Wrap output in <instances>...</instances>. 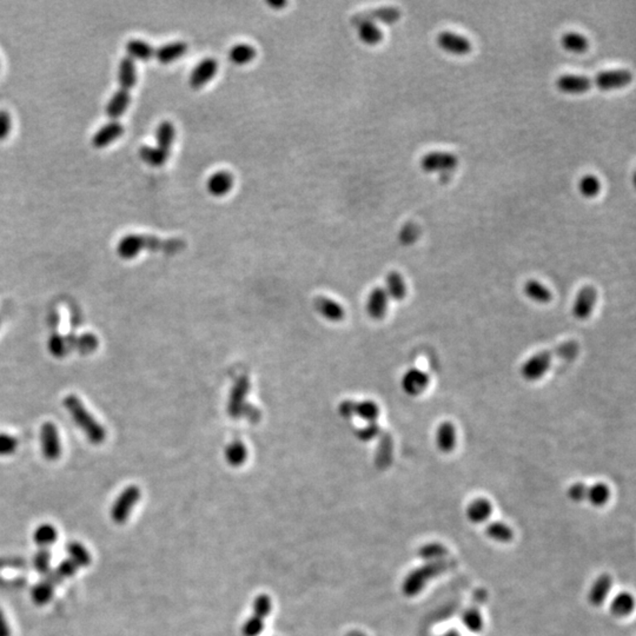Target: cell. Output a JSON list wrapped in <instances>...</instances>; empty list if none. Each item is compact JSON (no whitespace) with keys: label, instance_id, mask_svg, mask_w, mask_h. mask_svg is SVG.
<instances>
[{"label":"cell","instance_id":"cell-1","mask_svg":"<svg viewBox=\"0 0 636 636\" xmlns=\"http://www.w3.org/2000/svg\"><path fill=\"white\" fill-rule=\"evenodd\" d=\"M184 249L185 242L179 238L161 240L156 236L130 233L118 242L117 254L123 259H132L137 257L143 250L175 255Z\"/></svg>","mask_w":636,"mask_h":636},{"label":"cell","instance_id":"cell-2","mask_svg":"<svg viewBox=\"0 0 636 636\" xmlns=\"http://www.w3.org/2000/svg\"><path fill=\"white\" fill-rule=\"evenodd\" d=\"M456 565V562L450 558H443L439 561L425 562L416 569L412 570L405 576L402 583V592L407 597H414L425 588L429 581L442 574L447 573Z\"/></svg>","mask_w":636,"mask_h":636},{"label":"cell","instance_id":"cell-3","mask_svg":"<svg viewBox=\"0 0 636 636\" xmlns=\"http://www.w3.org/2000/svg\"><path fill=\"white\" fill-rule=\"evenodd\" d=\"M64 407L70 414L72 420L75 421L77 427L82 429V432L85 434L87 440L90 441L91 443L98 445L106 440L105 429L85 408L80 398L76 395H67L64 398Z\"/></svg>","mask_w":636,"mask_h":636},{"label":"cell","instance_id":"cell-4","mask_svg":"<svg viewBox=\"0 0 636 636\" xmlns=\"http://www.w3.org/2000/svg\"><path fill=\"white\" fill-rule=\"evenodd\" d=\"M250 390V382L247 376H240L232 387L229 397L228 412L233 418L247 417V420L257 422L260 418V412L251 405H245L247 394Z\"/></svg>","mask_w":636,"mask_h":636},{"label":"cell","instance_id":"cell-5","mask_svg":"<svg viewBox=\"0 0 636 636\" xmlns=\"http://www.w3.org/2000/svg\"><path fill=\"white\" fill-rule=\"evenodd\" d=\"M141 489L137 486H130L122 491L111 508V518L117 524H124L129 521L130 515L141 500Z\"/></svg>","mask_w":636,"mask_h":636},{"label":"cell","instance_id":"cell-6","mask_svg":"<svg viewBox=\"0 0 636 636\" xmlns=\"http://www.w3.org/2000/svg\"><path fill=\"white\" fill-rule=\"evenodd\" d=\"M555 357L556 355L554 349L535 353L523 363L521 366V375L526 381L535 382L541 380L542 377L548 373Z\"/></svg>","mask_w":636,"mask_h":636},{"label":"cell","instance_id":"cell-7","mask_svg":"<svg viewBox=\"0 0 636 636\" xmlns=\"http://www.w3.org/2000/svg\"><path fill=\"white\" fill-rule=\"evenodd\" d=\"M593 87L601 91H612L628 87L633 82V73L626 69L602 71L595 76Z\"/></svg>","mask_w":636,"mask_h":636},{"label":"cell","instance_id":"cell-8","mask_svg":"<svg viewBox=\"0 0 636 636\" xmlns=\"http://www.w3.org/2000/svg\"><path fill=\"white\" fill-rule=\"evenodd\" d=\"M420 165L424 173H449L459 165V158L454 153L434 151L424 154Z\"/></svg>","mask_w":636,"mask_h":636},{"label":"cell","instance_id":"cell-9","mask_svg":"<svg viewBox=\"0 0 636 636\" xmlns=\"http://www.w3.org/2000/svg\"><path fill=\"white\" fill-rule=\"evenodd\" d=\"M441 50L452 55H467L472 51V44L467 37L455 32L442 31L436 37Z\"/></svg>","mask_w":636,"mask_h":636},{"label":"cell","instance_id":"cell-10","mask_svg":"<svg viewBox=\"0 0 636 636\" xmlns=\"http://www.w3.org/2000/svg\"><path fill=\"white\" fill-rule=\"evenodd\" d=\"M402 13L400 8H394V6H382V8H370L368 11L360 12L357 15L351 18V23L353 25H358L363 21H370V23L387 24V25H393L400 20Z\"/></svg>","mask_w":636,"mask_h":636},{"label":"cell","instance_id":"cell-11","mask_svg":"<svg viewBox=\"0 0 636 636\" xmlns=\"http://www.w3.org/2000/svg\"><path fill=\"white\" fill-rule=\"evenodd\" d=\"M40 444L45 459L55 461L62 455V444L59 440L58 429L52 422H46L40 428Z\"/></svg>","mask_w":636,"mask_h":636},{"label":"cell","instance_id":"cell-12","mask_svg":"<svg viewBox=\"0 0 636 636\" xmlns=\"http://www.w3.org/2000/svg\"><path fill=\"white\" fill-rule=\"evenodd\" d=\"M217 71H218V62L215 58H204L193 67L190 77H188V84L193 87V90H200L204 87L209 82H211L215 78Z\"/></svg>","mask_w":636,"mask_h":636},{"label":"cell","instance_id":"cell-13","mask_svg":"<svg viewBox=\"0 0 636 636\" xmlns=\"http://www.w3.org/2000/svg\"><path fill=\"white\" fill-rule=\"evenodd\" d=\"M597 291L592 285H585L577 292L573 304L574 317L583 321L590 317L593 314L594 308L597 304Z\"/></svg>","mask_w":636,"mask_h":636},{"label":"cell","instance_id":"cell-14","mask_svg":"<svg viewBox=\"0 0 636 636\" xmlns=\"http://www.w3.org/2000/svg\"><path fill=\"white\" fill-rule=\"evenodd\" d=\"M556 89L565 94H583L593 89V80L583 75L560 76L555 82Z\"/></svg>","mask_w":636,"mask_h":636},{"label":"cell","instance_id":"cell-15","mask_svg":"<svg viewBox=\"0 0 636 636\" xmlns=\"http://www.w3.org/2000/svg\"><path fill=\"white\" fill-rule=\"evenodd\" d=\"M430 383V377L423 370L412 368L402 377L400 385L409 396H418L424 393Z\"/></svg>","mask_w":636,"mask_h":636},{"label":"cell","instance_id":"cell-16","mask_svg":"<svg viewBox=\"0 0 636 636\" xmlns=\"http://www.w3.org/2000/svg\"><path fill=\"white\" fill-rule=\"evenodd\" d=\"M235 184V178L233 175L229 171L220 170L215 173H212L206 181V190L211 196L220 197L227 196Z\"/></svg>","mask_w":636,"mask_h":636},{"label":"cell","instance_id":"cell-17","mask_svg":"<svg viewBox=\"0 0 636 636\" xmlns=\"http://www.w3.org/2000/svg\"><path fill=\"white\" fill-rule=\"evenodd\" d=\"M124 134V126L118 121H111L103 125L92 137V145L96 149H103L110 145L111 143L117 141Z\"/></svg>","mask_w":636,"mask_h":636},{"label":"cell","instance_id":"cell-18","mask_svg":"<svg viewBox=\"0 0 636 636\" xmlns=\"http://www.w3.org/2000/svg\"><path fill=\"white\" fill-rule=\"evenodd\" d=\"M188 45L185 42H171L154 50V58L164 65L177 62L188 53Z\"/></svg>","mask_w":636,"mask_h":636},{"label":"cell","instance_id":"cell-19","mask_svg":"<svg viewBox=\"0 0 636 636\" xmlns=\"http://www.w3.org/2000/svg\"><path fill=\"white\" fill-rule=\"evenodd\" d=\"M612 587V578L609 574H602L597 577L589 589L588 601L594 607H600L603 605L606 599L608 597Z\"/></svg>","mask_w":636,"mask_h":636},{"label":"cell","instance_id":"cell-20","mask_svg":"<svg viewBox=\"0 0 636 636\" xmlns=\"http://www.w3.org/2000/svg\"><path fill=\"white\" fill-rule=\"evenodd\" d=\"M389 297L383 288H375L366 302V311L373 319L385 318L388 310Z\"/></svg>","mask_w":636,"mask_h":636},{"label":"cell","instance_id":"cell-21","mask_svg":"<svg viewBox=\"0 0 636 636\" xmlns=\"http://www.w3.org/2000/svg\"><path fill=\"white\" fill-rule=\"evenodd\" d=\"M466 514L471 523L482 524V523L487 522L491 518L493 514V504L488 499L477 497L468 504Z\"/></svg>","mask_w":636,"mask_h":636},{"label":"cell","instance_id":"cell-22","mask_svg":"<svg viewBox=\"0 0 636 636\" xmlns=\"http://www.w3.org/2000/svg\"><path fill=\"white\" fill-rule=\"evenodd\" d=\"M315 308L330 322H341L346 316V311L339 303L324 296H319L315 299Z\"/></svg>","mask_w":636,"mask_h":636},{"label":"cell","instance_id":"cell-23","mask_svg":"<svg viewBox=\"0 0 636 636\" xmlns=\"http://www.w3.org/2000/svg\"><path fill=\"white\" fill-rule=\"evenodd\" d=\"M130 103H131L130 91L119 89L112 94V97L109 99V102L106 104V116L111 118L112 121H117L118 118L122 117L123 114H125Z\"/></svg>","mask_w":636,"mask_h":636},{"label":"cell","instance_id":"cell-24","mask_svg":"<svg viewBox=\"0 0 636 636\" xmlns=\"http://www.w3.org/2000/svg\"><path fill=\"white\" fill-rule=\"evenodd\" d=\"M436 445L441 452H452L456 447V429L452 422H442L436 430Z\"/></svg>","mask_w":636,"mask_h":636},{"label":"cell","instance_id":"cell-25","mask_svg":"<svg viewBox=\"0 0 636 636\" xmlns=\"http://www.w3.org/2000/svg\"><path fill=\"white\" fill-rule=\"evenodd\" d=\"M137 69L134 60L127 55L121 60L118 67V82L123 90L130 91L137 82Z\"/></svg>","mask_w":636,"mask_h":636},{"label":"cell","instance_id":"cell-26","mask_svg":"<svg viewBox=\"0 0 636 636\" xmlns=\"http://www.w3.org/2000/svg\"><path fill=\"white\" fill-rule=\"evenodd\" d=\"M125 50L127 52V57L132 60L137 59L141 62H149L151 59L154 58L156 48L145 40L130 39L125 44Z\"/></svg>","mask_w":636,"mask_h":636},{"label":"cell","instance_id":"cell-27","mask_svg":"<svg viewBox=\"0 0 636 636\" xmlns=\"http://www.w3.org/2000/svg\"><path fill=\"white\" fill-rule=\"evenodd\" d=\"M523 291L530 301L538 304H548L553 299L551 291L543 283L538 282L536 279L527 281Z\"/></svg>","mask_w":636,"mask_h":636},{"label":"cell","instance_id":"cell-28","mask_svg":"<svg viewBox=\"0 0 636 636\" xmlns=\"http://www.w3.org/2000/svg\"><path fill=\"white\" fill-rule=\"evenodd\" d=\"M385 292L389 299L402 301L407 296V285L403 276L397 271H390L385 279Z\"/></svg>","mask_w":636,"mask_h":636},{"label":"cell","instance_id":"cell-29","mask_svg":"<svg viewBox=\"0 0 636 636\" xmlns=\"http://www.w3.org/2000/svg\"><path fill=\"white\" fill-rule=\"evenodd\" d=\"M393 437L389 434H382L381 441L377 447L375 464L378 469H385L393 462Z\"/></svg>","mask_w":636,"mask_h":636},{"label":"cell","instance_id":"cell-30","mask_svg":"<svg viewBox=\"0 0 636 636\" xmlns=\"http://www.w3.org/2000/svg\"><path fill=\"white\" fill-rule=\"evenodd\" d=\"M561 45L565 51L581 55L588 50L589 40L585 35L578 32H565L561 37Z\"/></svg>","mask_w":636,"mask_h":636},{"label":"cell","instance_id":"cell-31","mask_svg":"<svg viewBox=\"0 0 636 636\" xmlns=\"http://www.w3.org/2000/svg\"><path fill=\"white\" fill-rule=\"evenodd\" d=\"M228 58L232 64L238 67L247 65L256 58L255 47L250 44H236L229 50Z\"/></svg>","mask_w":636,"mask_h":636},{"label":"cell","instance_id":"cell-32","mask_svg":"<svg viewBox=\"0 0 636 636\" xmlns=\"http://www.w3.org/2000/svg\"><path fill=\"white\" fill-rule=\"evenodd\" d=\"M356 26H357L358 38L365 45L375 46L383 40V31L378 28L377 24L363 21Z\"/></svg>","mask_w":636,"mask_h":636},{"label":"cell","instance_id":"cell-33","mask_svg":"<svg viewBox=\"0 0 636 636\" xmlns=\"http://www.w3.org/2000/svg\"><path fill=\"white\" fill-rule=\"evenodd\" d=\"M170 153L159 149L157 146L143 145L139 149L141 161L152 168H161L169 159Z\"/></svg>","mask_w":636,"mask_h":636},{"label":"cell","instance_id":"cell-34","mask_svg":"<svg viewBox=\"0 0 636 636\" xmlns=\"http://www.w3.org/2000/svg\"><path fill=\"white\" fill-rule=\"evenodd\" d=\"M175 139H176V127L173 123L169 121L161 122L156 130L157 148L170 153Z\"/></svg>","mask_w":636,"mask_h":636},{"label":"cell","instance_id":"cell-35","mask_svg":"<svg viewBox=\"0 0 636 636\" xmlns=\"http://www.w3.org/2000/svg\"><path fill=\"white\" fill-rule=\"evenodd\" d=\"M484 533L493 541L500 543H509L514 540V530L506 523L495 521L484 528Z\"/></svg>","mask_w":636,"mask_h":636},{"label":"cell","instance_id":"cell-36","mask_svg":"<svg viewBox=\"0 0 636 636\" xmlns=\"http://www.w3.org/2000/svg\"><path fill=\"white\" fill-rule=\"evenodd\" d=\"M447 547L440 542H429L417 550V556L425 562L439 561L448 558Z\"/></svg>","mask_w":636,"mask_h":636},{"label":"cell","instance_id":"cell-37","mask_svg":"<svg viewBox=\"0 0 636 636\" xmlns=\"http://www.w3.org/2000/svg\"><path fill=\"white\" fill-rule=\"evenodd\" d=\"M633 610H634V597L632 594L622 592L612 599V603H610V612L614 617H628Z\"/></svg>","mask_w":636,"mask_h":636},{"label":"cell","instance_id":"cell-38","mask_svg":"<svg viewBox=\"0 0 636 636\" xmlns=\"http://www.w3.org/2000/svg\"><path fill=\"white\" fill-rule=\"evenodd\" d=\"M33 540H35V545L40 547V549H47L48 547L55 545L58 540V531L55 529V526H52L50 523H44L35 530Z\"/></svg>","mask_w":636,"mask_h":636},{"label":"cell","instance_id":"cell-39","mask_svg":"<svg viewBox=\"0 0 636 636\" xmlns=\"http://www.w3.org/2000/svg\"><path fill=\"white\" fill-rule=\"evenodd\" d=\"M610 499V488L606 483H595L593 486L588 487L587 493V499L592 506H602L608 502Z\"/></svg>","mask_w":636,"mask_h":636},{"label":"cell","instance_id":"cell-40","mask_svg":"<svg viewBox=\"0 0 636 636\" xmlns=\"http://www.w3.org/2000/svg\"><path fill=\"white\" fill-rule=\"evenodd\" d=\"M67 551L69 554V558L73 562L78 568H84L91 563V554L89 550L84 547V545L79 542H71L67 546Z\"/></svg>","mask_w":636,"mask_h":636},{"label":"cell","instance_id":"cell-41","mask_svg":"<svg viewBox=\"0 0 636 636\" xmlns=\"http://www.w3.org/2000/svg\"><path fill=\"white\" fill-rule=\"evenodd\" d=\"M225 459L231 467H240L247 459V449L240 441H233L225 450Z\"/></svg>","mask_w":636,"mask_h":636},{"label":"cell","instance_id":"cell-42","mask_svg":"<svg viewBox=\"0 0 636 636\" xmlns=\"http://www.w3.org/2000/svg\"><path fill=\"white\" fill-rule=\"evenodd\" d=\"M55 593V585L44 578L43 581L38 582L33 585L31 590V597L37 606H45L52 600Z\"/></svg>","mask_w":636,"mask_h":636},{"label":"cell","instance_id":"cell-43","mask_svg":"<svg viewBox=\"0 0 636 636\" xmlns=\"http://www.w3.org/2000/svg\"><path fill=\"white\" fill-rule=\"evenodd\" d=\"M355 416H358L361 420L365 421L366 423H373L376 422L377 418L380 416V408L378 405L373 400H362V402H355Z\"/></svg>","mask_w":636,"mask_h":636},{"label":"cell","instance_id":"cell-44","mask_svg":"<svg viewBox=\"0 0 636 636\" xmlns=\"http://www.w3.org/2000/svg\"><path fill=\"white\" fill-rule=\"evenodd\" d=\"M462 624L471 633H479L483 629V617L479 608L471 606L462 614Z\"/></svg>","mask_w":636,"mask_h":636},{"label":"cell","instance_id":"cell-45","mask_svg":"<svg viewBox=\"0 0 636 636\" xmlns=\"http://www.w3.org/2000/svg\"><path fill=\"white\" fill-rule=\"evenodd\" d=\"M578 191L585 198H594L601 193V182L594 175H585L578 182Z\"/></svg>","mask_w":636,"mask_h":636},{"label":"cell","instance_id":"cell-46","mask_svg":"<svg viewBox=\"0 0 636 636\" xmlns=\"http://www.w3.org/2000/svg\"><path fill=\"white\" fill-rule=\"evenodd\" d=\"M47 346H48V351L52 356L57 358L64 357L71 351L70 346L67 344V336H62L59 334L52 335Z\"/></svg>","mask_w":636,"mask_h":636},{"label":"cell","instance_id":"cell-47","mask_svg":"<svg viewBox=\"0 0 636 636\" xmlns=\"http://www.w3.org/2000/svg\"><path fill=\"white\" fill-rule=\"evenodd\" d=\"M421 229L416 223L408 222L405 223L400 232H398V240L403 245H412L420 238Z\"/></svg>","mask_w":636,"mask_h":636},{"label":"cell","instance_id":"cell-48","mask_svg":"<svg viewBox=\"0 0 636 636\" xmlns=\"http://www.w3.org/2000/svg\"><path fill=\"white\" fill-rule=\"evenodd\" d=\"M556 357L565 361H573L580 353V346L575 341L563 342L562 344L554 348Z\"/></svg>","mask_w":636,"mask_h":636},{"label":"cell","instance_id":"cell-49","mask_svg":"<svg viewBox=\"0 0 636 636\" xmlns=\"http://www.w3.org/2000/svg\"><path fill=\"white\" fill-rule=\"evenodd\" d=\"M99 346L98 338L92 334H84L76 337L75 350L82 355L94 353Z\"/></svg>","mask_w":636,"mask_h":636},{"label":"cell","instance_id":"cell-50","mask_svg":"<svg viewBox=\"0 0 636 636\" xmlns=\"http://www.w3.org/2000/svg\"><path fill=\"white\" fill-rule=\"evenodd\" d=\"M264 628V619L254 614L242 627L243 636H258Z\"/></svg>","mask_w":636,"mask_h":636},{"label":"cell","instance_id":"cell-51","mask_svg":"<svg viewBox=\"0 0 636 636\" xmlns=\"http://www.w3.org/2000/svg\"><path fill=\"white\" fill-rule=\"evenodd\" d=\"M50 565H51V553L47 549H40L35 553L33 556V567L37 572L40 574L48 573L50 572Z\"/></svg>","mask_w":636,"mask_h":636},{"label":"cell","instance_id":"cell-52","mask_svg":"<svg viewBox=\"0 0 636 636\" xmlns=\"http://www.w3.org/2000/svg\"><path fill=\"white\" fill-rule=\"evenodd\" d=\"M271 609H272V601L269 595L262 594L256 597L255 602H254V614L265 619L270 615Z\"/></svg>","mask_w":636,"mask_h":636},{"label":"cell","instance_id":"cell-53","mask_svg":"<svg viewBox=\"0 0 636 636\" xmlns=\"http://www.w3.org/2000/svg\"><path fill=\"white\" fill-rule=\"evenodd\" d=\"M587 493H588V486L585 483L577 482L568 488L567 496L573 502H583L587 499Z\"/></svg>","mask_w":636,"mask_h":636},{"label":"cell","instance_id":"cell-54","mask_svg":"<svg viewBox=\"0 0 636 636\" xmlns=\"http://www.w3.org/2000/svg\"><path fill=\"white\" fill-rule=\"evenodd\" d=\"M18 440L13 436L0 432V456H8L15 454L18 448Z\"/></svg>","mask_w":636,"mask_h":636},{"label":"cell","instance_id":"cell-55","mask_svg":"<svg viewBox=\"0 0 636 636\" xmlns=\"http://www.w3.org/2000/svg\"><path fill=\"white\" fill-rule=\"evenodd\" d=\"M378 435H381V428H380V425L376 422L366 423L365 427L360 429L357 432L358 439L361 441H364V442H369V441L376 439Z\"/></svg>","mask_w":636,"mask_h":636},{"label":"cell","instance_id":"cell-56","mask_svg":"<svg viewBox=\"0 0 636 636\" xmlns=\"http://www.w3.org/2000/svg\"><path fill=\"white\" fill-rule=\"evenodd\" d=\"M78 570V567L71 561L70 558L67 560H64V561L59 563L57 569H55V573L58 574L59 576L62 578H69V577H73Z\"/></svg>","mask_w":636,"mask_h":636},{"label":"cell","instance_id":"cell-57","mask_svg":"<svg viewBox=\"0 0 636 636\" xmlns=\"http://www.w3.org/2000/svg\"><path fill=\"white\" fill-rule=\"evenodd\" d=\"M11 116L6 110H0V141H4L11 132Z\"/></svg>","mask_w":636,"mask_h":636},{"label":"cell","instance_id":"cell-58","mask_svg":"<svg viewBox=\"0 0 636 636\" xmlns=\"http://www.w3.org/2000/svg\"><path fill=\"white\" fill-rule=\"evenodd\" d=\"M353 410H355V402L353 400H344L339 405V414H341L342 416L346 417V418L355 416Z\"/></svg>","mask_w":636,"mask_h":636},{"label":"cell","instance_id":"cell-59","mask_svg":"<svg viewBox=\"0 0 636 636\" xmlns=\"http://www.w3.org/2000/svg\"><path fill=\"white\" fill-rule=\"evenodd\" d=\"M0 636H11L10 624L1 608H0Z\"/></svg>","mask_w":636,"mask_h":636},{"label":"cell","instance_id":"cell-60","mask_svg":"<svg viewBox=\"0 0 636 636\" xmlns=\"http://www.w3.org/2000/svg\"><path fill=\"white\" fill-rule=\"evenodd\" d=\"M267 5L270 8H275V10H282L283 8L287 6V1H284V0H270V1H267Z\"/></svg>","mask_w":636,"mask_h":636},{"label":"cell","instance_id":"cell-61","mask_svg":"<svg viewBox=\"0 0 636 636\" xmlns=\"http://www.w3.org/2000/svg\"><path fill=\"white\" fill-rule=\"evenodd\" d=\"M444 636H461V635H459V633L455 632V630H450V632H448L447 634H445V635Z\"/></svg>","mask_w":636,"mask_h":636},{"label":"cell","instance_id":"cell-62","mask_svg":"<svg viewBox=\"0 0 636 636\" xmlns=\"http://www.w3.org/2000/svg\"><path fill=\"white\" fill-rule=\"evenodd\" d=\"M349 636H365L364 634H361V633H351Z\"/></svg>","mask_w":636,"mask_h":636}]
</instances>
